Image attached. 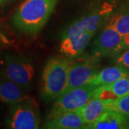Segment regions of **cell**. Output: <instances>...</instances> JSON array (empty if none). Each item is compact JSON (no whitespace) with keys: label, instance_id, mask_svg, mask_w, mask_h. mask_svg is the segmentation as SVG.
Returning a JSON list of instances; mask_svg holds the SVG:
<instances>
[{"label":"cell","instance_id":"cell-15","mask_svg":"<svg viewBox=\"0 0 129 129\" xmlns=\"http://www.w3.org/2000/svg\"><path fill=\"white\" fill-rule=\"evenodd\" d=\"M122 36L129 33V11L113 16L108 24Z\"/></svg>","mask_w":129,"mask_h":129},{"label":"cell","instance_id":"cell-14","mask_svg":"<svg viewBox=\"0 0 129 129\" xmlns=\"http://www.w3.org/2000/svg\"><path fill=\"white\" fill-rule=\"evenodd\" d=\"M128 74L129 70L125 68L121 65L117 64L115 66L108 67L99 70L90 83L99 87L106 86L128 75Z\"/></svg>","mask_w":129,"mask_h":129},{"label":"cell","instance_id":"cell-4","mask_svg":"<svg viewBox=\"0 0 129 129\" xmlns=\"http://www.w3.org/2000/svg\"><path fill=\"white\" fill-rule=\"evenodd\" d=\"M99 86L88 83L66 90L56 99L50 113L79 111L92 98Z\"/></svg>","mask_w":129,"mask_h":129},{"label":"cell","instance_id":"cell-18","mask_svg":"<svg viewBox=\"0 0 129 129\" xmlns=\"http://www.w3.org/2000/svg\"><path fill=\"white\" fill-rule=\"evenodd\" d=\"M117 64L123 66V68L129 70V50L121 54L116 60Z\"/></svg>","mask_w":129,"mask_h":129},{"label":"cell","instance_id":"cell-7","mask_svg":"<svg viewBox=\"0 0 129 129\" xmlns=\"http://www.w3.org/2000/svg\"><path fill=\"white\" fill-rule=\"evenodd\" d=\"M99 71L98 61L95 59L70 65L67 90L90 83Z\"/></svg>","mask_w":129,"mask_h":129},{"label":"cell","instance_id":"cell-9","mask_svg":"<svg viewBox=\"0 0 129 129\" xmlns=\"http://www.w3.org/2000/svg\"><path fill=\"white\" fill-rule=\"evenodd\" d=\"M103 17L102 12L87 14L72 24L64 31L62 37L77 36L85 32H88L93 35L103 22Z\"/></svg>","mask_w":129,"mask_h":129},{"label":"cell","instance_id":"cell-8","mask_svg":"<svg viewBox=\"0 0 129 129\" xmlns=\"http://www.w3.org/2000/svg\"><path fill=\"white\" fill-rule=\"evenodd\" d=\"M44 126L47 129L86 128L80 111L50 113Z\"/></svg>","mask_w":129,"mask_h":129},{"label":"cell","instance_id":"cell-2","mask_svg":"<svg viewBox=\"0 0 129 129\" xmlns=\"http://www.w3.org/2000/svg\"><path fill=\"white\" fill-rule=\"evenodd\" d=\"M70 65L69 60L63 56L47 60L42 74V98L55 101L67 90Z\"/></svg>","mask_w":129,"mask_h":129},{"label":"cell","instance_id":"cell-20","mask_svg":"<svg viewBox=\"0 0 129 129\" xmlns=\"http://www.w3.org/2000/svg\"><path fill=\"white\" fill-rule=\"evenodd\" d=\"M5 38L2 35H0V41H5Z\"/></svg>","mask_w":129,"mask_h":129},{"label":"cell","instance_id":"cell-21","mask_svg":"<svg viewBox=\"0 0 129 129\" xmlns=\"http://www.w3.org/2000/svg\"><path fill=\"white\" fill-rule=\"evenodd\" d=\"M7 1H9V0H0V5L4 4V3H5V2H7Z\"/></svg>","mask_w":129,"mask_h":129},{"label":"cell","instance_id":"cell-10","mask_svg":"<svg viewBox=\"0 0 129 129\" xmlns=\"http://www.w3.org/2000/svg\"><path fill=\"white\" fill-rule=\"evenodd\" d=\"M90 129L129 128V117L114 110H108L90 125Z\"/></svg>","mask_w":129,"mask_h":129},{"label":"cell","instance_id":"cell-5","mask_svg":"<svg viewBox=\"0 0 129 129\" xmlns=\"http://www.w3.org/2000/svg\"><path fill=\"white\" fill-rule=\"evenodd\" d=\"M35 68L29 60L22 57L7 56L5 58L1 76L17 83L24 89L31 85Z\"/></svg>","mask_w":129,"mask_h":129},{"label":"cell","instance_id":"cell-1","mask_svg":"<svg viewBox=\"0 0 129 129\" xmlns=\"http://www.w3.org/2000/svg\"><path fill=\"white\" fill-rule=\"evenodd\" d=\"M58 0H25L12 16V24L17 29L35 35L45 25Z\"/></svg>","mask_w":129,"mask_h":129},{"label":"cell","instance_id":"cell-13","mask_svg":"<svg viewBox=\"0 0 129 129\" xmlns=\"http://www.w3.org/2000/svg\"><path fill=\"white\" fill-rule=\"evenodd\" d=\"M27 95L24 88L17 83L2 77L0 78V101L5 104L12 105L26 98Z\"/></svg>","mask_w":129,"mask_h":129},{"label":"cell","instance_id":"cell-19","mask_svg":"<svg viewBox=\"0 0 129 129\" xmlns=\"http://www.w3.org/2000/svg\"><path fill=\"white\" fill-rule=\"evenodd\" d=\"M123 43H124L125 48L129 49V33L123 36Z\"/></svg>","mask_w":129,"mask_h":129},{"label":"cell","instance_id":"cell-11","mask_svg":"<svg viewBox=\"0 0 129 129\" xmlns=\"http://www.w3.org/2000/svg\"><path fill=\"white\" fill-rule=\"evenodd\" d=\"M92 37V34L88 32H83L77 36L62 37L60 52L70 57L80 55L87 47Z\"/></svg>","mask_w":129,"mask_h":129},{"label":"cell","instance_id":"cell-3","mask_svg":"<svg viewBox=\"0 0 129 129\" xmlns=\"http://www.w3.org/2000/svg\"><path fill=\"white\" fill-rule=\"evenodd\" d=\"M40 123V113L33 98L27 97L21 101L10 105L6 120L7 128L12 129H37Z\"/></svg>","mask_w":129,"mask_h":129},{"label":"cell","instance_id":"cell-16","mask_svg":"<svg viewBox=\"0 0 129 129\" xmlns=\"http://www.w3.org/2000/svg\"><path fill=\"white\" fill-rule=\"evenodd\" d=\"M106 87L111 90L118 98L129 95V74L114 83L106 85Z\"/></svg>","mask_w":129,"mask_h":129},{"label":"cell","instance_id":"cell-17","mask_svg":"<svg viewBox=\"0 0 129 129\" xmlns=\"http://www.w3.org/2000/svg\"><path fill=\"white\" fill-rule=\"evenodd\" d=\"M108 106L109 110L118 111L129 117V95L108 102Z\"/></svg>","mask_w":129,"mask_h":129},{"label":"cell","instance_id":"cell-12","mask_svg":"<svg viewBox=\"0 0 129 129\" xmlns=\"http://www.w3.org/2000/svg\"><path fill=\"white\" fill-rule=\"evenodd\" d=\"M108 102L104 101L95 95L88 101L81 110L80 114L86 124V128L95 123L103 113L108 111Z\"/></svg>","mask_w":129,"mask_h":129},{"label":"cell","instance_id":"cell-6","mask_svg":"<svg viewBox=\"0 0 129 129\" xmlns=\"http://www.w3.org/2000/svg\"><path fill=\"white\" fill-rule=\"evenodd\" d=\"M123 49V36L108 24L97 37L92 52L96 57L111 56Z\"/></svg>","mask_w":129,"mask_h":129}]
</instances>
